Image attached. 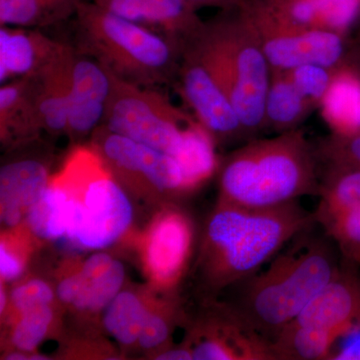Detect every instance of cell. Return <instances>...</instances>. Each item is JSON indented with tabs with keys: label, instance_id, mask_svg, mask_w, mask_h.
Segmentation results:
<instances>
[{
	"label": "cell",
	"instance_id": "obj_1",
	"mask_svg": "<svg viewBox=\"0 0 360 360\" xmlns=\"http://www.w3.org/2000/svg\"><path fill=\"white\" fill-rule=\"evenodd\" d=\"M315 222V213L305 210L298 200L270 208L219 201L206 224L201 250L206 284L221 290L243 283Z\"/></svg>",
	"mask_w": 360,
	"mask_h": 360
},
{
	"label": "cell",
	"instance_id": "obj_2",
	"mask_svg": "<svg viewBox=\"0 0 360 360\" xmlns=\"http://www.w3.org/2000/svg\"><path fill=\"white\" fill-rule=\"evenodd\" d=\"M317 161L314 148L300 129L251 139L222 163L219 201L270 208L319 195Z\"/></svg>",
	"mask_w": 360,
	"mask_h": 360
},
{
	"label": "cell",
	"instance_id": "obj_3",
	"mask_svg": "<svg viewBox=\"0 0 360 360\" xmlns=\"http://www.w3.org/2000/svg\"><path fill=\"white\" fill-rule=\"evenodd\" d=\"M184 45L200 59L231 101L248 141L264 131L271 68L257 33L238 7L205 21L202 30Z\"/></svg>",
	"mask_w": 360,
	"mask_h": 360
},
{
	"label": "cell",
	"instance_id": "obj_4",
	"mask_svg": "<svg viewBox=\"0 0 360 360\" xmlns=\"http://www.w3.org/2000/svg\"><path fill=\"white\" fill-rule=\"evenodd\" d=\"M78 53L98 61L116 77L156 89L176 82L184 46L167 35L104 11L78 4Z\"/></svg>",
	"mask_w": 360,
	"mask_h": 360
},
{
	"label": "cell",
	"instance_id": "obj_5",
	"mask_svg": "<svg viewBox=\"0 0 360 360\" xmlns=\"http://www.w3.org/2000/svg\"><path fill=\"white\" fill-rule=\"evenodd\" d=\"M338 270L326 241L302 240L243 281L236 309L271 340L302 314Z\"/></svg>",
	"mask_w": 360,
	"mask_h": 360
},
{
	"label": "cell",
	"instance_id": "obj_6",
	"mask_svg": "<svg viewBox=\"0 0 360 360\" xmlns=\"http://www.w3.org/2000/svg\"><path fill=\"white\" fill-rule=\"evenodd\" d=\"M54 177L65 188V236L85 250L115 243L131 224V203L94 146H77Z\"/></svg>",
	"mask_w": 360,
	"mask_h": 360
},
{
	"label": "cell",
	"instance_id": "obj_7",
	"mask_svg": "<svg viewBox=\"0 0 360 360\" xmlns=\"http://www.w3.org/2000/svg\"><path fill=\"white\" fill-rule=\"evenodd\" d=\"M108 72L110 96L101 124L176 160L198 120L156 89L131 84Z\"/></svg>",
	"mask_w": 360,
	"mask_h": 360
},
{
	"label": "cell",
	"instance_id": "obj_8",
	"mask_svg": "<svg viewBox=\"0 0 360 360\" xmlns=\"http://www.w3.org/2000/svg\"><path fill=\"white\" fill-rule=\"evenodd\" d=\"M238 9L257 33L271 71L304 65L335 68L345 63L347 37L298 25L274 0H243Z\"/></svg>",
	"mask_w": 360,
	"mask_h": 360
},
{
	"label": "cell",
	"instance_id": "obj_9",
	"mask_svg": "<svg viewBox=\"0 0 360 360\" xmlns=\"http://www.w3.org/2000/svg\"><path fill=\"white\" fill-rule=\"evenodd\" d=\"M92 146L115 177L135 186H148L168 195L188 194L186 179L174 156L155 150L99 125Z\"/></svg>",
	"mask_w": 360,
	"mask_h": 360
},
{
	"label": "cell",
	"instance_id": "obj_10",
	"mask_svg": "<svg viewBox=\"0 0 360 360\" xmlns=\"http://www.w3.org/2000/svg\"><path fill=\"white\" fill-rule=\"evenodd\" d=\"M176 89L217 143L248 141L231 101L200 59L184 45Z\"/></svg>",
	"mask_w": 360,
	"mask_h": 360
},
{
	"label": "cell",
	"instance_id": "obj_11",
	"mask_svg": "<svg viewBox=\"0 0 360 360\" xmlns=\"http://www.w3.org/2000/svg\"><path fill=\"white\" fill-rule=\"evenodd\" d=\"M191 340L194 360H276L271 340L236 307H224L198 323Z\"/></svg>",
	"mask_w": 360,
	"mask_h": 360
},
{
	"label": "cell",
	"instance_id": "obj_12",
	"mask_svg": "<svg viewBox=\"0 0 360 360\" xmlns=\"http://www.w3.org/2000/svg\"><path fill=\"white\" fill-rule=\"evenodd\" d=\"M191 220L181 210H165L151 225L143 246V264L151 281L174 285L186 267L193 248Z\"/></svg>",
	"mask_w": 360,
	"mask_h": 360
},
{
	"label": "cell",
	"instance_id": "obj_13",
	"mask_svg": "<svg viewBox=\"0 0 360 360\" xmlns=\"http://www.w3.org/2000/svg\"><path fill=\"white\" fill-rule=\"evenodd\" d=\"M290 323L328 329L343 338L360 331V276L345 264Z\"/></svg>",
	"mask_w": 360,
	"mask_h": 360
},
{
	"label": "cell",
	"instance_id": "obj_14",
	"mask_svg": "<svg viewBox=\"0 0 360 360\" xmlns=\"http://www.w3.org/2000/svg\"><path fill=\"white\" fill-rule=\"evenodd\" d=\"M110 90L108 70L96 59L75 52L66 134L80 139L94 134L103 123Z\"/></svg>",
	"mask_w": 360,
	"mask_h": 360
},
{
	"label": "cell",
	"instance_id": "obj_15",
	"mask_svg": "<svg viewBox=\"0 0 360 360\" xmlns=\"http://www.w3.org/2000/svg\"><path fill=\"white\" fill-rule=\"evenodd\" d=\"M49 165L39 158H16L0 170V206L2 224L16 229L51 181Z\"/></svg>",
	"mask_w": 360,
	"mask_h": 360
},
{
	"label": "cell",
	"instance_id": "obj_16",
	"mask_svg": "<svg viewBox=\"0 0 360 360\" xmlns=\"http://www.w3.org/2000/svg\"><path fill=\"white\" fill-rule=\"evenodd\" d=\"M65 44L56 41L39 28L0 27V82L32 78L44 70Z\"/></svg>",
	"mask_w": 360,
	"mask_h": 360
},
{
	"label": "cell",
	"instance_id": "obj_17",
	"mask_svg": "<svg viewBox=\"0 0 360 360\" xmlns=\"http://www.w3.org/2000/svg\"><path fill=\"white\" fill-rule=\"evenodd\" d=\"M75 49L65 44L37 77H32L35 105L42 129L51 134L68 132L70 101Z\"/></svg>",
	"mask_w": 360,
	"mask_h": 360
},
{
	"label": "cell",
	"instance_id": "obj_18",
	"mask_svg": "<svg viewBox=\"0 0 360 360\" xmlns=\"http://www.w3.org/2000/svg\"><path fill=\"white\" fill-rule=\"evenodd\" d=\"M77 292L71 307L82 311L106 309L122 290L125 269L108 253H94L77 270Z\"/></svg>",
	"mask_w": 360,
	"mask_h": 360
},
{
	"label": "cell",
	"instance_id": "obj_19",
	"mask_svg": "<svg viewBox=\"0 0 360 360\" xmlns=\"http://www.w3.org/2000/svg\"><path fill=\"white\" fill-rule=\"evenodd\" d=\"M42 129L32 78H16L0 89V134L4 143L34 139Z\"/></svg>",
	"mask_w": 360,
	"mask_h": 360
},
{
	"label": "cell",
	"instance_id": "obj_20",
	"mask_svg": "<svg viewBox=\"0 0 360 360\" xmlns=\"http://www.w3.org/2000/svg\"><path fill=\"white\" fill-rule=\"evenodd\" d=\"M288 18L311 30L347 37L360 16V0H274Z\"/></svg>",
	"mask_w": 360,
	"mask_h": 360
},
{
	"label": "cell",
	"instance_id": "obj_21",
	"mask_svg": "<svg viewBox=\"0 0 360 360\" xmlns=\"http://www.w3.org/2000/svg\"><path fill=\"white\" fill-rule=\"evenodd\" d=\"M319 108L331 134L359 131L360 77L345 61L335 68L333 82Z\"/></svg>",
	"mask_w": 360,
	"mask_h": 360
},
{
	"label": "cell",
	"instance_id": "obj_22",
	"mask_svg": "<svg viewBox=\"0 0 360 360\" xmlns=\"http://www.w3.org/2000/svg\"><path fill=\"white\" fill-rule=\"evenodd\" d=\"M314 110L296 89L286 71H271L265 99V129L277 134L298 129Z\"/></svg>",
	"mask_w": 360,
	"mask_h": 360
},
{
	"label": "cell",
	"instance_id": "obj_23",
	"mask_svg": "<svg viewBox=\"0 0 360 360\" xmlns=\"http://www.w3.org/2000/svg\"><path fill=\"white\" fill-rule=\"evenodd\" d=\"M341 338L338 331L290 323L271 338L272 352L276 360L329 359Z\"/></svg>",
	"mask_w": 360,
	"mask_h": 360
},
{
	"label": "cell",
	"instance_id": "obj_24",
	"mask_svg": "<svg viewBox=\"0 0 360 360\" xmlns=\"http://www.w3.org/2000/svg\"><path fill=\"white\" fill-rule=\"evenodd\" d=\"M82 0H0V25L40 28L58 25L77 13Z\"/></svg>",
	"mask_w": 360,
	"mask_h": 360
},
{
	"label": "cell",
	"instance_id": "obj_25",
	"mask_svg": "<svg viewBox=\"0 0 360 360\" xmlns=\"http://www.w3.org/2000/svg\"><path fill=\"white\" fill-rule=\"evenodd\" d=\"M319 196L321 201L314 213L321 224L359 206L360 168L326 167Z\"/></svg>",
	"mask_w": 360,
	"mask_h": 360
},
{
	"label": "cell",
	"instance_id": "obj_26",
	"mask_svg": "<svg viewBox=\"0 0 360 360\" xmlns=\"http://www.w3.org/2000/svg\"><path fill=\"white\" fill-rule=\"evenodd\" d=\"M149 311L141 296L132 291H120L106 307L104 328L117 342L129 347L139 341Z\"/></svg>",
	"mask_w": 360,
	"mask_h": 360
},
{
	"label": "cell",
	"instance_id": "obj_27",
	"mask_svg": "<svg viewBox=\"0 0 360 360\" xmlns=\"http://www.w3.org/2000/svg\"><path fill=\"white\" fill-rule=\"evenodd\" d=\"M66 200L65 188L53 175L44 193L26 213L30 231L37 238L49 240L65 236Z\"/></svg>",
	"mask_w": 360,
	"mask_h": 360
},
{
	"label": "cell",
	"instance_id": "obj_28",
	"mask_svg": "<svg viewBox=\"0 0 360 360\" xmlns=\"http://www.w3.org/2000/svg\"><path fill=\"white\" fill-rule=\"evenodd\" d=\"M158 32L184 46L202 30L205 21L186 0H149Z\"/></svg>",
	"mask_w": 360,
	"mask_h": 360
},
{
	"label": "cell",
	"instance_id": "obj_29",
	"mask_svg": "<svg viewBox=\"0 0 360 360\" xmlns=\"http://www.w3.org/2000/svg\"><path fill=\"white\" fill-rule=\"evenodd\" d=\"M54 311L51 305H42L18 314L11 331L13 347L22 352H32L51 330Z\"/></svg>",
	"mask_w": 360,
	"mask_h": 360
},
{
	"label": "cell",
	"instance_id": "obj_30",
	"mask_svg": "<svg viewBox=\"0 0 360 360\" xmlns=\"http://www.w3.org/2000/svg\"><path fill=\"white\" fill-rule=\"evenodd\" d=\"M338 243L345 264H360V205L336 215L321 224Z\"/></svg>",
	"mask_w": 360,
	"mask_h": 360
},
{
	"label": "cell",
	"instance_id": "obj_31",
	"mask_svg": "<svg viewBox=\"0 0 360 360\" xmlns=\"http://www.w3.org/2000/svg\"><path fill=\"white\" fill-rule=\"evenodd\" d=\"M314 149L317 160L326 167L360 168V130L350 134H331Z\"/></svg>",
	"mask_w": 360,
	"mask_h": 360
},
{
	"label": "cell",
	"instance_id": "obj_32",
	"mask_svg": "<svg viewBox=\"0 0 360 360\" xmlns=\"http://www.w3.org/2000/svg\"><path fill=\"white\" fill-rule=\"evenodd\" d=\"M335 68L319 65H304L284 71H286L293 84L304 98L314 108H321L324 97L328 94Z\"/></svg>",
	"mask_w": 360,
	"mask_h": 360
},
{
	"label": "cell",
	"instance_id": "obj_33",
	"mask_svg": "<svg viewBox=\"0 0 360 360\" xmlns=\"http://www.w3.org/2000/svg\"><path fill=\"white\" fill-rule=\"evenodd\" d=\"M53 300L54 292L51 285L40 279L21 283L11 295V307L18 315L42 305H51Z\"/></svg>",
	"mask_w": 360,
	"mask_h": 360
},
{
	"label": "cell",
	"instance_id": "obj_34",
	"mask_svg": "<svg viewBox=\"0 0 360 360\" xmlns=\"http://www.w3.org/2000/svg\"><path fill=\"white\" fill-rule=\"evenodd\" d=\"M92 2L116 16L158 32L149 0H94Z\"/></svg>",
	"mask_w": 360,
	"mask_h": 360
},
{
	"label": "cell",
	"instance_id": "obj_35",
	"mask_svg": "<svg viewBox=\"0 0 360 360\" xmlns=\"http://www.w3.org/2000/svg\"><path fill=\"white\" fill-rule=\"evenodd\" d=\"M168 312L149 311L142 326L139 345L144 349H153L160 347L168 340L170 333V323Z\"/></svg>",
	"mask_w": 360,
	"mask_h": 360
},
{
	"label": "cell",
	"instance_id": "obj_36",
	"mask_svg": "<svg viewBox=\"0 0 360 360\" xmlns=\"http://www.w3.org/2000/svg\"><path fill=\"white\" fill-rule=\"evenodd\" d=\"M18 241L1 238L0 245V274L2 281H11L18 278L25 270V255L18 248Z\"/></svg>",
	"mask_w": 360,
	"mask_h": 360
},
{
	"label": "cell",
	"instance_id": "obj_37",
	"mask_svg": "<svg viewBox=\"0 0 360 360\" xmlns=\"http://www.w3.org/2000/svg\"><path fill=\"white\" fill-rule=\"evenodd\" d=\"M349 340L345 341L340 348L330 355V360H360V331L348 335Z\"/></svg>",
	"mask_w": 360,
	"mask_h": 360
},
{
	"label": "cell",
	"instance_id": "obj_38",
	"mask_svg": "<svg viewBox=\"0 0 360 360\" xmlns=\"http://www.w3.org/2000/svg\"><path fill=\"white\" fill-rule=\"evenodd\" d=\"M186 1L198 11L201 7H215L225 11L238 8L243 4V0H186Z\"/></svg>",
	"mask_w": 360,
	"mask_h": 360
},
{
	"label": "cell",
	"instance_id": "obj_39",
	"mask_svg": "<svg viewBox=\"0 0 360 360\" xmlns=\"http://www.w3.org/2000/svg\"><path fill=\"white\" fill-rule=\"evenodd\" d=\"M158 360H188L193 359V349L191 345H184L179 348L165 350L158 355Z\"/></svg>",
	"mask_w": 360,
	"mask_h": 360
},
{
	"label": "cell",
	"instance_id": "obj_40",
	"mask_svg": "<svg viewBox=\"0 0 360 360\" xmlns=\"http://www.w3.org/2000/svg\"><path fill=\"white\" fill-rule=\"evenodd\" d=\"M345 61L348 65L352 66L360 77V44L359 42L354 41V44L348 45Z\"/></svg>",
	"mask_w": 360,
	"mask_h": 360
},
{
	"label": "cell",
	"instance_id": "obj_41",
	"mask_svg": "<svg viewBox=\"0 0 360 360\" xmlns=\"http://www.w3.org/2000/svg\"><path fill=\"white\" fill-rule=\"evenodd\" d=\"M30 354L22 350L16 349L15 352H11L6 355V359L8 360H26L30 359Z\"/></svg>",
	"mask_w": 360,
	"mask_h": 360
},
{
	"label": "cell",
	"instance_id": "obj_42",
	"mask_svg": "<svg viewBox=\"0 0 360 360\" xmlns=\"http://www.w3.org/2000/svg\"><path fill=\"white\" fill-rule=\"evenodd\" d=\"M0 310L1 312L4 311V309H6V305L7 302L6 293H4V288L1 286V291H0Z\"/></svg>",
	"mask_w": 360,
	"mask_h": 360
},
{
	"label": "cell",
	"instance_id": "obj_43",
	"mask_svg": "<svg viewBox=\"0 0 360 360\" xmlns=\"http://www.w3.org/2000/svg\"><path fill=\"white\" fill-rule=\"evenodd\" d=\"M354 28L356 30V39H355V42L360 44V16Z\"/></svg>",
	"mask_w": 360,
	"mask_h": 360
}]
</instances>
